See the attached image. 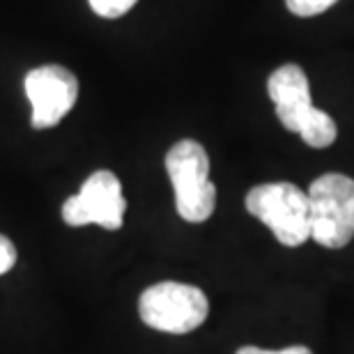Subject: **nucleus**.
I'll return each mask as SVG.
<instances>
[{
    "instance_id": "1",
    "label": "nucleus",
    "mask_w": 354,
    "mask_h": 354,
    "mask_svg": "<svg viewBox=\"0 0 354 354\" xmlns=\"http://www.w3.org/2000/svg\"><path fill=\"white\" fill-rule=\"evenodd\" d=\"M267 92L276 106V118L288 131L299 133L315 150L329 147L338 136L336 122L310 104L308 76L299 65H283L269 76Z\"/></svg>"
},
{
    "instance_id": "2",
    "label": "nucleus",
    "mask_w": 354,
    "mask_h": 354,
    "mask_svg": "<svg viewBox=\"0 0 354 354\" xmlns=\"http://www.w3.org/2000/svg\"><path fill=\"white\" fill-rule=\"evenodd\" d=\"M166 171L175 189V207L184 221L203 223L214 214L216 187L209 182V157L196 140L184 138L166 154Z\"/></svg>"
},
{
    "instance_id": "3",
    "label": "nucleus",
    "mask_w": 354,
    "mask_h": 354,
    "mask_svg": "<svg viewBox=\"0 0 354 354\" xmlns=\"http://www.w3.org/2000/svg\"><path fill=\"white\" fill-rule=\"evenodd\" d=\"M246 209L260 218L283 246H301L310 239L308 194L290 182L258 184L246 194Z\"/></svg>"
},
{
    "instance_id": "4",
    "label": "nucleus",
    "mask_w": 354,
    "mask_h": 354,
    "mask_svg": "<svg viewBox=\"0 0 354 354\" xmlns=\"http://www.w3.org/2000/svg\"><path fill=\"white\" fill-rule=\"evenodd\" d=\"M310 239L324 249H343L354 237V180L341 173L320 175L310 184Z\"/></svg>"
},
{
    "instance_id": "5",
    "label": "nucleus",
    "mask_w": 354,
    "mask_h": 354,
    "mask_svg": "<svg viewBox=\"0 0 354 354\" xmlns=\"http://www.w3.org/2000/svg\"><path fill=\"white\" fill-rule=\"evenodd\" d=\"M138 313L147 327L164 334H189L207 320L209 301L201 288L164 281L140 295Z\"/></svg>"
},
{
    "instance_id": "6",
    "label": "nucleus",
    "mask_w": 354,
    "mask_h": 354,
    "mask_svg": "<svg viewBox=\"0 0 354 354\" xmlns=\"http://www.w3.org/2000/svg\"><path fill=\"white\" fill-rule=\"evenodd\" d=\"M127 201L122 196V184L111 171H97L83 182L81 191L67 198L62 205V218L67 225L97 223L106 230H120L124 221Z\"/></svg>"
},
{
    "instance_id": "7",
    "label": "nucleus",
    "mask_w": 354,
    "mask_h": 354,
    "mask_svg": "<svg viewBox=\"0 0 354 354\" xmlns=\"http://www.w3.org/2000/svg\"><path fill=\"white\" fill-rule=\"evenodd\" d=\"M24 88L32 104L30 124L35 129L55 127L79 99V79L62 65H44L28 72Z\"/></svg>"
},
{
    "instance_id": "8",
    "label": "nucleus",
    "mask_w": 354,
    "mask_h": 354,
    "mask_svg": "<svg viewBox=\"0 0 354 354\" xmlns=\"http://www.w3.org/2000/svg\"><path fill=\"white\" fill-rule=\"evenodd\" d=\"M92 12L104 19H118L131 10L138 0H88Z\"/></svg>"
},
{
    "instance_id": "9",
    "label": "nucleus",
    "mask_w": 354,
    "mask_h": 354,
    "mask_svg": "<svg viewBox=\"0 0 354 354\" xmlns=\"http://www.w3.org/2000/svg\"><path fill=\"white\" fill-rule=\"evenodd\" d=\"M288 10L297 17H315V14L327 12L336 0H286Z\"/></svg>"
},
{
    "instance_id": "10",
    "label": "nucleus",
    "mask_w": 354,
    "mask_h": 354,
    "mask_svg": "<svg viewBox=\"0 0 354 354\" xmlns=\"http://www.w3.org/2000/svg\"><path fill=\"white\" fill-rule=\"evenodd\" d=\"M17 265V249L5 235H0V276L7 274Z\"/></svg>"
},
{
    "instance_id": "11",
    "label": "nucleus",
    "mask_w": 354,
    "mask_h": 354,
    "mask_svg": "<svg viewBox=\"0 0 354 354\" xmlns=\"http://www.w3.org/2000/svg\"><path fill=\"white\" fill-rule=\"evenodd\" d=\"M237 354H313L308 348L304 345H290V348H283V350H260V348H253V345H246V348L237 350Z\"/></svg>"
}]
</instances>
